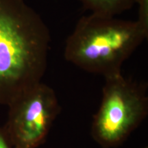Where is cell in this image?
Returning <instances> with one entry per match:
<instances>
[{
	"instance_id": "1",
	"label": "cell",
	"mask_w": 148,
	"mask_h": 148,
	"mask_svg": "<svg viewBox=\"0 0 148 148\" xmlns=\"http://www.w3.org/2000/svg\"><path fill=\"white\" fill-rule=\"evenodd\" d=\"M49 42L45 21L24 0H0V104L42 82Z\"/></svg>"
},
{
	"instance_id": "2",
	"label": "cell",
	"mask_w": 148,
	"mask_h": 148,
	"mask_svg": "<svg viewBox=\"0 0 148 148\" xmlns=\"http://www.w3.org/2000/svg\"><path fill=\"white\" fill-rule=\"evenodd\" d=\"M147 35L136 21L90 14L79 18L68 36L64 57L84 71L105 78L122 73V65Z\"/></svg>"
},
{
	"instance_id": "3",
	"label": "cell",
	"mask_w": 148,
	"mask_h": 148,
	"mask_svg": "<svg viewBox=\"0 0 148 148\" xmlns=\"http://www.w3.org/2000/svg\"><path fill=\"white\" fill-rule=\"evenodd\" d=\"M90 134L102 148L122 145L148 114L147 86L122 73L105 77Z\"/></svg>"
},
{
	"instance_id": "4",
	"label": "cell",
	"mask_w": 148,
	"mask_h": 148,
	"mask_svg": "<svg viewBox=\"0 0 148 148\" xmlns=\"http://www.w3.org/2000/svg\"><path fill=\"white\" fill-rule=\"evenodd\" d=\"M8 107V117L2 128L14 148H38L42 145L60 112L54 90L42 82Z\"/></svg>"
},
{
	"instance_id": "5",
	"label": "cell",
	"mask_w": 148,
	"mask_h": 148,
	"mask_svg": "<svg viewBox=\"0 0 148 148\" xmlns=\"http://www.w3.org/2000/svg\"><path fill=\"white\" fill-rule=\"evenodd\" d=\"M83 7L90 14L115 16L129 10L136 0H79Z\"/></svg>"
},
{
	"instance_id": "6",
	"label": "cell",
	"mask_w": 148,
	"mask_h": 148,
	"mask_svg": "<svg viewBox=\"0 0 148 148\" xmlns=\"http://www.w3.org/2000/svg\"><path fill=\"white\" fill-rule=\"evenodd\" d=\"M138 14L136 21L145 31L148 32V0H136Z\"/></svg>"
},
{
	"instance_id": "7",
	"label": "cell",
	"mask_w": 148,
	"mask_h": 148,
	"mask_svg": "<svg viewBox=\"0 0 148 148\" xmlns=\"http://www.w3.org/2000/svg\"><path fill=\"white\" fill-rule=\"evenodd\" d=\"M0 148H14L5 136L2 126H0Z\"/></svg>"
},
{
	"instance_id": "8",
	"label": "cell",
	"mask_w": 148,
	"mask_h": 148,
	"mask_svg": "<svg viewBox=\"0 0 148 148\" xmlns=\"http://www.w3.org/2000/svg\"><path fill=\"white\" fill-rule=\"evenodd\" d=\"M143 148H148V147H147V146H146V147H143Z\"/></svg>"
}]
</instances>
